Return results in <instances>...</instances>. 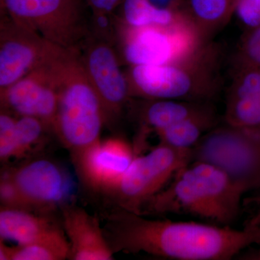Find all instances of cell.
I'll return each mask as SVG.
<instances>
[{"label":"cell","instance_id":"10","mask_svg":"<svg viewBox=\"0 0 260 260\" xmlns=\"http://www.w3.org/2000/svg\"><path fill=\"white\" fill-rule=\"evenodd\" d=\"M80 56L107 121L118 117L130 96V90L113 44L90 37L80 50Z\"/></svg>","mask_w":260,"mask_h":260},{"label":"cell","instance_id":"32","mask_svg":"<svg viewBox=\"0 0 260 260\" xmlns=\"http://www.w3.org/2000/svg\"><path fill=\"white\" fill-rule=\"evenodd\" d=\"M13 251V247H10V246L5 245L4 241H0V259L11 260Z\"/></svg>","mask_w":260,"mask_h":260},{"label":"cell","instance_id":"24","mask_svg":"<svg viewBox=\"0 0 260 260\" xmlns=\"http://www.w3.org/2000/svg\"><path fill=\"white\" fill-rule=\"evenodd\" d=\"M232 75L227 99L260 98V67L246 68Z\"/></svg>","mask_w":260,"mask_h":260},{"label":"cell","instance_id":"19","mask_svg":"<svg viewBox=\"0 0 260 260\" xmlns=\"http://www.w3.org/2000/svg\"><path fill=\"white\" fill-rule=\"evenodd\" d=\"M121 6V21L135 28L173 26L191 20L187 11L173 12L159 9L148 0H124Z\"/></svg>","mask_w":260,"mask_h":260},{"label":"cell","instance_id":"29","mask_svg":"<svg viewBox=\"0 0 260 260\" xmlns=\"http://www.w3.org/2000/svg\"><path fill=\"white\" fill-rule=\"evenodd\" d=\"M95 13H112L124 0H85Z\"/></svg>","mask_w":260,"mask_h":260},{"label":"cell","instance_id":"9","mask_svg":"<svg viewBox=\"0 0 260 260\" xmlns=\"http://www.w3.org/2000/svg\"><path fill=\"white\" fill-rule=\"evenodd\" d=\"M63 49L3 15L0 25V90L50 61Z\"/></svg>","mask_w":260,"mask_h":260},{"label":"cell","instance_id":"26","mask_svg":"<svg viewBox=\"0 0 260 260\" xmlns=\"http://www.w3.org/2000/svg\"><path fill=\"white\" fill-rule=\"evenodd\" d=\"M118 28L119 25H115L112 13L93 12L90 25V37L113 44L118 36Z\"/></svg>","mask_w":260,"mask_h":260},{"label":"cell","instance_id":"6","mask_svg":"<svg viewBox=\"0 0 260 260\" xmlns=\"http://www.w3.org/2000/svg\"><path fill=\"white\" fill-rule=\"evenodd\" d=\"M3 15L63 49L81 50L90 25L80 0H0Z\"/></svg>","mask_w":260,"mask_h":260},{"label":"cell","instance_id":"2","mask_svg":"<svg viewBox=\"0 0 260 260\" xmlns=\"http://www.w3.org/2000/svg\"><path fill=\"white\" fill-rule=\"evenodd\" d=\"M244 194L218 168L191 160L145 205L142 214H186L230 226L239 215Z\"/></svg>","mask_w":260,"mask_h":260},{"label":"cell","instance_id":"21","mask_svg":"<svg viewBox=\"0 0 260 260\" xmlns=\"http://www.w3.org/2000/svg\"><path fill=\"white\" fill-rule=\"evenodd\" d=\"M225 124L242 127H260V98L227 99Z\"/></svg>","mask_w":260,"mask_h":260},{"label":"cell","instance_id":"30","mask_svg":"<svg viewBox=\"0 0 260 260\" xmlns=\"http://www.w3.org/2000/svg\"><path fill=\"white\" fill-rule=\"evenodd\" d=\"M159 9L173 12L187 11L186 0H148Z\"/></svg>","mask_w":260,"mask_h":260},{"label":"cell","instance_id":"22","mask_svg":"<svg viewBox=\"0 0 260 260\" xmlns=\"http://www.w3.org/2000/svg\"><path fill=\"white\" fill-rule=\"evenodd\" d=\"M260 67V25L246 30L232 59V75L246 68Z\"/></svg>","mask_w":260,"mask_h":260},{"label":"cell","instance_id":"8","mask_svg":"<svg viewBox=\"0 0 260 260\" xmlns=\"http://www.w3.org/2000/svg\"><path fill=\"white\" fill-rule=\"evenodd\" d=\"M121 54L130 66L159 65L179 60L204 44L192 20L173 26L135 28L121 21Z\"/></svg>","mask_w":260,"mask_h":260},{"label":"cell","instance_id":"27","mask_svg":"<svg viewBox=\"0 0 260 260\" xmlns=\"http://www.w3.org/2000/svg\"><path fill=\"white\" fill-rule=\"evenodd\" d=\"M0 200L3 208L31 211L18 188L15 185L9 172L2 177L0 183Z\"/></svg>","mask_w":260,"mask_h":260},{"label":"cell","instance_id":"28","mask_svg":"<svg viewBox=\"0 0 260 260\" xmlns=\"http://www.w3.org/2000/svg\"><path fill=\"white\" fill-rule=\"evenodd\" d=\"M235 13L246 30L259 26L260 0H239Z\"/></svg>","mask_w":260,"mask_h":260},{"label":"cell","instance_id":"13","mask_svg":"<svg viewBox=\"0 0 260 260\" xmlns=\"http://www.w3.org/2000/svg\"><path fill=\"white\" fill-rule=\"evenodd\" d=\"M136 150L121 138L101 140L74 159L83 181L95 190L110 193L135 157Z\"/></svg>","mask_w":260,"mask_h":260},{"label":"cell","instance_id":"31","mask_svg":"<svg viewBox=\"0 0 260 260\" xmlns=\"http://www.w3.org/2000/svg\"><path fill=\"white\" fill-rule=\"evenodd\" d=\"M244 229L250 232L254 239V244H256L260 248V206L255 215L246 223Z\"/></svg>","mask_w":260,"mask_h":260},{"label":"cell","instance_id":"15","mask_svg":"<svg viewBox=\"0 0 260 260\" xmlns=\"http://www.w3.org/2000/svg\"><path fill=\"white\" fill-rule=\"evenodd\" d=\"M212 109L209 102L151 99L147 100L140 109V120L145 134H156L173 124Z\"/></svg>","mask_w":260,"mask_h":260},{"label":"cell","instance_id":"20","mask_svg":"<svg viewBox=\"0 0 260 260\" xmlns=\"http://www.w3.org/2000/svg\"><path fill=\"white\" fill-rule=\"evenodd\" d=\"M70 255L69 241L57 226L30 244L13 246L11 260H63Z\"/></svg>","mask_w":260,"mask_h":260},{"label":"cell","instance_id":"5","mask_svg":"<svg viewBox=\"0 0 260 260\" xmlns=\"http://www.w3.org/2000/svg\"><path fill=\"white\" fill-rule=\"evenodd\" d=\"M192 160L218 168L245 193L260 188V127H214L193 148Z\"/></svg>","mask_w":260,"mask_h":260},{"label":"cell","instance_id":"11","mask_svg":"<svg viewBox=\"0 0 260 260\" xmlns=\"http://www.w3.org/2000/svg\"><path fill=\"white\" fill-rule=\"evenodd\" d=\"M58 56L0 90L2 107L19 116L37 118L52 127L59 98L55 68Z\"/></svg>","mask_w":260,"mask_h":260},{"label":"cell","instance_id":"7","mask_svg":"<svg viewBox=\"0 0 260 260\" xmlns=\"http://www.w3.org/2000/svg\"><path fill=\"white\" fill-rule=\"evenodd\" d=\"M191 160L192 150H177L159 143L148 153L136 155L110 193L119 208L142 214L145 205Z\"/></svg>","mask_w":260,"mask_h":260},{"label":"cell","instance_id":"1","mask_svg":"<svg viewBox=\"0 0 260 260\" xmlns=\"http://www.w3.org/2000/svg\"><path fill=\"white\" fill-rule=\"evenodd\" d=\"M104 231L114 253L169 259L229 260L254 244L244 228L150 219L121 208L108 216Z\"/></svg>","mask_w":260,"mask_h":260},{"label":"cell","instance_id":"16","mask_svg":"<svg viewBox=\"0 0 260 260\" xmlns=\"http://www.w3.org/2000/svg\"><path fill=\"white\" fill-rule=\"evenodd\" d=\"M57 226L51 219L44 215H36L28 210L1 207V240L16 243L17 246L30 244Z\"/></svg>","mask_w":260,"mask_h":260},{"label":"cell","instance_id":"18","mask_svg":"<svg viewBox=\"0 0 260 260\" xmlns=\"http://www.w3.org/2000/svg\"><path fill=\"white\" fill-rule=\"evenodd\" d=\"M217 116L213 109L173 124L157 133L161 144L179 150H192L208 131L215 127Z\"/></svg>","mask_w":260,"mask_h":260},{"label":"cell","instance_id":"17","mask_svg":"<svg viewBox=\"0 0 260 260\" xmlns=\"http://www.w3.org/2000/svg\"><path fill=\"white\" fill-rule=\"evenodd\" d=\"M239 0H189L187 12L205 42L223 29L235 14Z\"/></svg>","mask_w":260,"mask_h":260},{"label":"cell","instance_id":"33","mask_svg":"<svg viewBox=\"0 0 260 260\" xmlns=\"http://www.w3.org/2000/svg\"><path fill=\"white\" fill-rule=\"evenodd\" d=\"M239 257L242 259L260 260V248L257 250L244 253L242 256H239Z\"/></svg>","mask_w":260,"mask_h":260},{"label":"cell","instance_id":"12","mask_svg":"<svg viewBox=\"0 0 260 260\" xmlns=\"http://www.w3.org/2000/svg\"><path fill=\"white\" fill-rule=\"evenodd\" d=\"M9 173L31 211L54 208L73 194L71 178L49 159L30 160Z\"/></svg>","mask_w":260,"mask_h":260},{"label":"cell","instance_id":"14","mask_svg":"<svg viewBox=\"0 0 260 260\" xmlns=\"http://www.w3.org/2000/svg\"><path fill=\"white\" fill-rule=\"evenodd\" d=\"M61 213L63 230L70 244L69 259H114V251L96 216L73 205L63 207Z\"/></svg>","mask_w":260,"mask_h":260},{"label":"cell","instance_id":"23","mask_svg":"<svg viewBox=\"0 0 260 260\" xmlns=\"http://www.w3.org/2000/svg\"><path fill=\"white\" fill-rule=\"evenodd\" d=\"M45 126L47 125L37 118L19 116L15 122L17 158H23L31 151L42 139Z\"/></svg>","mask_w":260,"mask_h":260},{"label":"cell","instance_id":"25","mask_svg":"<svg viewBox=\"0 0 260 260\" xmlns=\"http://www.w3.org/2000/svg\"><path fill=\"white\" fill-rule=\"evenodd\" d=\"M16 119L6 112L0 115V158L8 161L17 158V140L15 133Z\"/></svg>","mask_w":260,"mask_h":260},{"label":"cell","instance_id":"3","mask_svg":"<svg viewBox=\"0 0 260 260\" xmlns=\"http://www.w3.org/2000/svg\"><path fill=\"white\" fill-rule=\"evenodd\" d=\"M223 52L210 41L179 60L131 67L130 95L151 99L209 102L220 90Z\"/></svg>","mask_w":260,"mask_h":260},{"label":"cell","instance_id":"4","mask_svg":"<svg viewBox=\"0 0 260 260\" xmlns=\"http://www.w3.org/2000/svg\"><path fill=\"white\" fill-rule=\"evenodd\" d=\"M56 73L59 98L52 129L75 159L100 141L107 118L80 51H64L56 61Z\"/></svg>","mask_w":260,"mask_h":260}]
</instances>
